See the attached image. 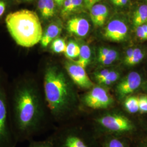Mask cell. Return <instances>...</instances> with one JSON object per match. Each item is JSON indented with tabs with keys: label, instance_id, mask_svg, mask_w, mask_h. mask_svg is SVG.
<instances>
[{
	"label": "cell",
	"instance_id": "obj_1",
	"mask_svg": "<svg viewBox=\"0 0 147 147\" xmlns=\"http://www.w3.org/2000/svg\"><path fill=\"white\" fill-rule=\"evenodd\" d=\"M11 123L18 142L28 141L46 127L50 117L44 94L30 81L15 85L9 95Z\"/></svg>",
	"mask_w": 147,
	"mask_h": 147
},
{
	"label": "cell",
	"instance_id": "obj_2",
	"mask_svg": "<svg viewBox=\"0 0 147 147\" xmlns=\"http://www.w3.org/2000/svg\"><path fill=\"white\" fill-rule=\"evenodd\" d=\"M73 82L55 67L47 69L43 79V94L51 121L57 125L73 121L79 111Z\"/></svg>",
	"mask_w": 147,
	"mask_h": 147
},
{
	"label": "cell",
	"instance_id": "obj_3",
	"mask_svg": "<svg viewBox=\"0 0 147 147\" xmlns=\"http://www.w3.org/2000/svg\"><path fill=\"white\" fill-rule=\"evenodd\" d=\"M5 22L11 37L18 45L31 47L40 42L42 27L34 11L21 9L10 12L6 16Z\"/></svg>",
	"mask_w": 147,
	"mask_h": 147
},
{
	"label": "cell",
	"instance_id": "obj_4",
	"mask_svg": "<svg viewBox=\"0 0 147 147\" xmlns=\"http://www.w3.org/2000/svg\"><path fill=\"white\" fill-rule=\"evenodd\" d=\"M74 121V120H73ZM73 121L59 125L49 137L53 147H93Z\"/></svg>",
	"mask_w": 147,
	"mask_h": 147
},
{
	"label": "cell",
	"instance_id": "obj_5",
	"mask_svg": "<svg viewBox=\"0 0 147 147\" xmlns=\"http://www.w3.org/2000/svg\"><path fill=\"white\" fill-rule=\"evenodd\" d=\"M17 144L11 123L9 93L5 81L0 75V147H16Z\"/></svg>",
	"mask_w": 147,
	"mask_h": 147
},
{
	"label": "cell",
	"instance_id": "obj_6",
	"mask_svg": "<svg viewBox=\"0 0 147 147\" xmlns=\"http://www.w3.org/2000/svg\"><path fill=\"white\" fill-rule=\"evenodd\" d=\"M96 126L106 131L126 132L134 129V125L124 115L115 113H105L93 118Z\"/></svg>",
	"mask_w": 147,
	"mask_h": 147
},
{
	"label": "cell",
	"instance_id": "obj_7",
	"mask_svg": "<svg viewBox=\"0 0 147 147\" xmlns=\"http://www.w3.org/2000/svg\"><path fill=\"white\" fill-rule=\"evenodd\" d=\"M81 101L88 109L101 110L109 108L113 103V99L105 87L98 84L89 89L82 96Z\"/></svg>",
	"mask_w": 147,
	"mask_h": 147
},
{
	"label": "cell",
	"instance_id": "obj_8",
	"mask_svg": "<svg viewBox=\"0 0 147 147\" xmlns=\"http://www.w3.org/2000/svg\"><path fill=\"white\" fill-rule=\"evenodd\" d=\"M65 67L69 78L79 88L89 89L94 86L83 67L75 62H69L65 63Z\"/></svg>",
	"mask_w": 147,
	"mask_h": 147
},
{
	"label": "cell",
	"instance_id": "obj_9",
	"mask_svg": "<svg viewBox=\"0 0 147 147\" xmlns=\"http://www.w3.org/2000/svg\"><path fill=\"white\" fill-rule=\"evenodd\" d=\"M142 79L140 74L132 71L121 80L116 87V93L119 99H124L134 92L141 86Z\"/></svg>",
	"mask_w": 147,
	"mask_h": 147
},
{
	"label": "cell",
	"instance_id": "obj_10",
	"mask_svg": "<svg viewBox=\"0 0 147 147\" xmlns=\"http://www.w3.org/2000/svg\"><path fill=\"white\" fill-rule=\"evenodd\" d=\"M127 34L128 27L126 24L119 19L111 21L105 27L104 32L105 38L115 42L124 40Z\"/></svg>",
	"mask_w": 147,
	"mask_h": 147
},
{
	"label": "cell",
	"instance_id": "obj_11",
	"mask_svg": "<svg viewBox=\"0 0 147 147\" xmlns=\"http://www.w3.org/2000/svg\"><path fill=\"white\" fill-rule=\"evenodd\" d=\"M67 29L72 34L79 37L86 36L89 31L88 21L82 17H74L67 22Z\"/></svg>",
	"mask_w": 147,
	"mask_h": 147
},
{
	"label": "cell",
	"instance_id": "obj_12",
	"mask_svg": "<svg viewBox=\"0 0 147 147\" xmlns=\"http://www.w3.org/2000/svg\"><path fill=\"white\" fill-rule=\"evenodd\" d=\"M90 19L95 26H102L109 16L107 7L102 4L96 3L90 9Z\"/></svg>",
	"mask_w": 147,
	"mask_h": 147
},
{
	"label": "cell",
	"instance_id": "obj_13",
	"mask_svg": "<svg viewBox=\"0 0 147 147\" xmlns=\"http://www.w3.org/2000/svg\"><path fill=\"white\" fill-rule=\"evenodd\" d=\"M62 30L61 23L54 22L47 27L45 31L42 33L40 44L42 47H47L50 43L57 38L61 34Z\"/></svg>",
	"mask_w": 147,
	"mask_h": 147
},
{
	"label": "cell",
	"instance_id": "obj_14",
	"mask_svg": "<svg viewBox=\"0 0 147 147\" xmlns=\"http://www.w3.org/2000/svg\"><path fill=\"white\" fill-rule=\"evenodd\" d=\"M91 59V50L88 45L83 44L80 46V52L78 59L74 62L84 68H86L89 64Z\"/></svg>",
	"mask_w": 147,
	"mask_h": 147
},
{
	"label": "cell",
	"instance_id": "obj_15",
	"mask_svg": "<svg viewBox=\"0 0 147 147\" xmlns=\"http://www.w3.org/2000/svg\"><path fill=\"white\" fill-rule=\"evenodd\" d=\"M133 25L136 27L141 26L147 22V5H140L134 13L133 16Z\"/></svg>",
	"mask_w": 147,
	"mask_h": 147
},
{
	"label": "cell",
	"instance_id": "obj_16",
	"mask_svg": "<svg viewBox=\"0 0 147 147\" xmlns=\"http://www.w3.org/2000/svg\"><path fill=\"white\" fill-rule=\"evenodd\" d=\"M124 107L129 113H136L139 112V97L127 96L124 101Z\"/></svg>",
	"mask_w": 147,
	"mask_h": 147
},
{
	"label": "cell",
	"instance_id": "obj_17",
	"mask_svg": "<svg viewBox=\"0 0 147 147\" xmlns=\"http://www.w3.org/2000/svg\"><path fill=\"white\" fill-rule=\"evenodd\" d=\"M80 52V46L77 42L73 40H70L67 44L66 49L64 52L66 57L70 59H74L78 58Z\"/></svg>",
	"mask_w": 147,
	"mask_h": 147
},
{
	"label": "cell",
	"instance_id": "obj_18",
	"mask_svg": "<svg viewBox=\"0 0 147 147\" xmlns=\"http://www.w3.org/2000/svg\"><path fill=\"white\" fill-rule=\"evenodd\" d=\"M119 78L120 74L118 72L114 70H110L108 75L104 79L99 81L97 84L104 87L109 86L115 83Z\"/></svg>",
	"mask_w": 147,
	"mask_h": 147
},
{
	"label": "cell",
	"instance_id": "obj_19",
	"mask_svg": "<svg viewBox=\"0 0 147 147\" xmlns=\"http://www.w3.org/2000/svg\"><path fill=\"white\" fill-rule=\"evenodd\" d=\"M119 56L118 53L114 49H111L110 53L106 56L98 57L99 62L104 65H109L116 61Z\"/></svg>",
	"mask_w": 147,
	"mask_h": 147
},
{
	"label": "cell",
	"instance_id": "obj_20",
	"mask_svg": "<svg viewBox=\"0 0 147 147\" xmlns=\"http://www.w3.org/2000/svg\"><path fill=\"white\" fill-rule=\"evenodd\" d=\"M51 43V49L53 52L56 53H60L65 52L67 44L63 38H57L55 39Z\"/></svg>",
	"mask_w": 147,
	"mask_h": 147
},
{
	"label": "cell",
	"instance_id": "obj_21",
	"mask_svg": "<svg viewBox=\"0 0 147 147\" xmlns=\"http://www.w3.org/2000/svg\"><path fill=\"white\" fill-rule=\"evenodd\" d=\"M145 53L140 48H134L133 55L130 60L126 65L129 66H134L140 63L144 57Z\"/></svg>",
	"mask_w": 147,
	"mask_h": 147
},
{
	"label": "cell",
	"instance_id": "obj_22",
	"mask_svg": "<svg viewBox=\"0 0 147 147\" xmlns=\"http://www.w3.org/2000/svg\"><path fill=\"white\" fill-rule=\"evenodd\" d=\"M27 147H53L52 142L49 137L44 140H35L32 139L28 141Z\"/></svg>",
	"mask_w": 147,
	"mask_h": 147
},
{
	"label": "cell",
	"instance_id": "obj_23",
	"mask_svg": "<svg viewBox=\"0 0 147 147\" xmlns=\"http://www.w3.org/2000/svg\"><path fill=\"white\" fill-rule=\"evenodd\" d=\"M47 11V19L53 17L56 12V3L54 0H43Z\"/></svg>",
	"mask_w": 147,
	"mask_h": 147
},
{
	"label": "cell",
	"instance_id": "obj_24",
	"mask_svg": "<svg viewBox=\"0 0 147 147\" xmlns=\"http://www.w3.org/2000/svg\"><path fill=\"white\" fill-rule=\"evenodd\" d=\"M102 147H125L124 143L116 138H106Z\"/></svg>",
	"mask_w": 147,
	"mask_h": 147
},
{
	"label": "cell",
	"instance_id": "obj_25",
	"mask_svg": "<svg viewBox=\"0 0 147 147\" xmlns=\"http://www.w3.org/2000/svg\"><path fill=\"white\" fill-rule=\"evenodd\" d=\"M63 9L62 10V16L64 18L68 16L73 11L71 0H64L63 2Z\"/></svg>",
	"mask_w": 147,
	"mask_h": 147
},
{
	"label": "cell",
	"instance_id": "obj_26",
	"mask_svg": "<svg viewBox=\"0 0 147 147\" xmlns=\"http://www.w3.org/2000/svg\"><path fill=\"white\" fill-rule=\"evenodd\" d=\"M11 3V0H0V19L6 14Z\"/></svg>",
	"mask_w": 147,
	"mask_h": 147
},
{
	"label": "cell",
	"instance_id": "obj_27",
	"mask_svg": "<svg viewBox=\"0 0 147 147\" xmlns=\"http://www.w3.org/2000/svg\"><path fill=\"white\" fill-rule=\"evenodd\" d=\"M139 112L141 113H147V95L139 97Z\"/></svg>",
	"mask_w": 147,
	"mask_h": 147
},
{
	"label": "cell",
	"instance_id": "obj_28",
	"mask_svg": "<svg viewBox=\"0 0 147 147\" xmlns=\"http://www.w3.org/2000/svg\"><path fill=\"white\" fill-rule=\"evenodd\" d=\"M110 71V70L109 69H103L95 72L94 74L95 80L96 81V82H98L99 81L105 78L108 75V74L109 73Z\"/></svg>",
	"mask_w": 147,
	"mask_h": 147
},
{
	"label": "cell",
	"instance_id": "obj_29",
	"mask_svg": "<svg viewBox=\"0 0 147 147\" xmlns=\"http://www.w3.org/2000/svg\"><path fill=\"white\" fill-rule=\"evenodd\" d=\"M38 8L39 11L40 15L42 16V18L44 19H47V11H46V8H45L43 0L38 1Z\"/></svg>",
	"mask_w": 147,
	"mask_h": 147
},
{
	"label": "cell",
	"instance_id": "obj_30",
	"mask_svg": "<svg viewBox=\"0 0 147 147\" xmlns=\"http://www.w3.org/2000/svg\"><path fill=\"white\" fill-rule=\"evenodd\" d=\"M136 33L138 38L143 40H147V33L144 31L141 26L136 27Z\"/></svg>",
	"mask_w": 147,
	"mask_h": 147
},
{
	"label": "cell",
	"instance_id": "obj_31",
	"mask_svg": "<svg viewBox=\"0 0 147 147\" xmlns=\"http://www.w3.org/2000/svg\"><path fill=\"white\" fill-rule=\"evenodd\" d=\"M110 48L108 47H101L98 50V57H101L106 56L107 55H109L111 51Z\"/></svg>",
	"mask_w": 147,
	"mask_h": 147
},
{
	"label": "cell",
	"instance_id": "obj_32",
	"mask_svg": "<svg viewBox=\"0 0 147 147\" xmlns=\"http://www.w3.org/2000/svg\"><path fill=\"white\" fill-rule=\"evenodd\" d=\"M73 11H77L81 8L84 3V0H71Z\"/></svg>",
	"mask_w": 147,
	"mask_h": 147
},
{
	"label": "cell",
	"instance_id": "obj_33",
	"mask_svg": "<svg viewBox=\"0 0 147 147\" xmlns=\"http://www.w3.org/2000/svg\"><path fill=\"white\" fill-rule=\"evenodd\" d=\"M133 51H134V49H132V48L129 49L127 50V51H126V55H125V56L124 59V62L125 65L128 63V62L131 58L132 55H133Z\"/></svg>",
	"mask_w": 147,
	"mask_h": 147
},
{
	"label": "cell",
	"instance_id": "obj_34",
	"mask_svg": "<svg viewBox=\"0 0 147 147\" xmlns=\"http://www.w3.org/2000/svg\"><path fill=\"white\" fill-rule=\"evenodd\" d=\"M129 0H118L116 3L115 5L118 7H122L124 5H126L127 3Z\"/></svg>",
	"mask_w": 147,
	"mask_h": 147
},
{
	"label": "cell",
	"instance_id": "obj_35",
	"mask_svg": "<svg viewBox=\"0 0 147 147\" xmlns=\"http://www.w3.org/2000/svg\"><path fill=\"white\" fill-rule=\"evenodd\" d=\"M100 0H89V3L86 6V8L88 9H90L93 5L96 4L98 2H99Z\"/></svg>",
	"mask_w": 147,
	"mask_h": 147
},
{
	"label": "cell",
	"instance_id": "obj_36",
	"mask_svg": "<svg viewBox=\"0 0 147 147\" xmlns=\"http://www.w3.org/2000/svg\"><path fill=\"white\" fill-rule=\"evenodd\" d=\"M64 1V0H54V1L55 2V3H56V5H59V6L62 5Z\"/></svg>",
	"mask_w": 147,
	"mask_h": 147
},
{
	"label": "cell",
	"instance_id": "obj_37",
	"mask_svg": "<svg viewBox=\"0 0 147 147\" xmlns=\"http://www.w3.org/2000/svg\"><path fill=\"white\" fill-rule=\"evenodd\" d=\"M141 27H142L143 30L147 33V22L144 24H143L142 25H141Z\"/></svg>",
	"mask_w": 147,
	"mask_h": 147
},
{
	"label": "cell",
	"instance_id": "obj_38",
	"mask_svg": "<svg viewBox=\"0 0 147 147\" xmlns=\"http://www.w3.org/2000/svg\"><path fill=\"white\" fill-rule=\"evenodd\" d=\"M89 2V0H84V5L86 6H86L88 4Z\"/></svg>",
	"mask_w": 147,
	"mask_h": 147
},
{
	"label": "cell",
	"instance_id": "obj_39",
	"mask_svg": "<svg viewBox=\"0 0 147 147\" xmlns=\"http://www.w3.org/2000/svg\"><path fill=\"white\" fill-rule=\"evenodd\" d=\"M118 1V0H111V2H112V3H113V5H115L116 2H117Z\"/></svg>",
	"mask_w": 147,
	"mask_h": 147
},
{
	"label": "cell",
	"instance_id": "obj_40",
	"mask_svg": "<svg viewBox=\"0 0 147 147\" xmlns=\"http://www.w3.org/2000/svg\"><path fill=\"white\" fill-rule=\"evenodd\" d=\"M26 1H31V0H26Z\"/></svg>",
	"mask_w": 147,
	"mask_h": 147
},
{
	"label": "cell",
	"instance_id": "obj_41",
	"mask_svg": "<svg viewBox=\"0 0 147 147\" xmlns=\"http://www.w3.org/2000/svg\"><path fill=\"white\" fill-rule=\"evenodd\" d=\"M146 87H147V86H146Z\"/></svg>",
	"mask_w": 147,
	"mask_h": 147
}]
</instances>
